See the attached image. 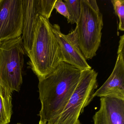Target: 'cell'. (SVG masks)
I'll list each match as a JSON object with an SVG mask.
<instances>
[{
  "mask_svg": "<svg viewBox=\"0 0 124 124\" xmlns=\"http://www.w3.org/2000/svg\"><path fill=\"white\" fill-rule=\"evenodd\" d=\"M82 71L62 61L52 73L38 79L40 120L50 124L61 114L80 80Z\"/></svg>",
  "mask_w": 124,
  "mask_h": 124,
  "instance_id": "obj_1",
  "label": "cell"
},
{
  "mask_svg": "<svg viewBox=\"0 0 124 124\" xmlns=\"http://www.w3.org/2000/svg\"><path fill=\"white\" fill-rule=\"evenodd\" d=\"M27 64L37 76L43 79L52 73L62 61L61 48L49 19L39 16L37 20L32 45L27 54Z\"/></svg>",
  "mask_w": 124,
  "mask_h": 124,
  "instance_id": "obj_2",
  "label": "cell"
},
{
  "mask_svg": "<svg viewBox=\"0 0 124 124\" xmlns=\"http://www.w3.org/2000/svg\"><path fill=\"white\" fill-rule=\"evenodd\" d=\"M76 28L80 50L86 60L96 55L101 41L103 15L95 0H81Z\"/></svg>",
  "mask_w": 124,
  "mask_h": 124,
  "instance_id": "obj_3",
  "label": "cell"
},
{
  "mask_svg": "<svg viewBox=\"0 0 124 124\" xmlns=\"http://www.w3.org/2000/svg\"><path fill=\"white\" fill-rule=\"evenodd\" d=\"M25 53L22 36L0 43V84L11 93L23 83Z\"/></svg>",
  "mask_w": 124,
  "mask_h": 124,
  "instance_id": "obj_4",
  "label": "cell"
},
{
  "mask_svg": "<svg viewBox=\"0 0 124 124\" xmlns=\"http://www.w3.org/2000/svg\"><path fill=\"white\" fill-rule=\"evenodd\" d=\"M98 75L92 69L82 71L80 80L63 111L50 124H75L94 98L98 87Z\"/></svg>",
  "mask_w": 124,
  "mask_h": 124,
  "instance_id": "obj_5",
  "label": "cell"
},
{
  "mask_svg": "<svg viewBox=\"0 0 124 124\" xmlns=\"http://www.w3.org/2000/svg\"><path fill=\"white\" fill-rule=\"evenodd\" d=\"M22 0H0V43L22 35Z\"/></svg>",
  "mask_w": 124,
  "mask_h": 124,
  "instance_id": "obj_6",
  "label": "cell"
},
{
  "mask_svg": "<svg viewBox=\"0 0 124 124\" xmlns=\"http://www.w3.org/2000/svg\"><path fill=\"white\" fill-rule=\"evenodd\" d=\"M53 30L61 48L62 61L81 70L92 69L82 53L75 29L66 35L58 24L53 25Z\"/></svg>",
  "mask_w": 124,
  "mask_h": 124,
  "instance_id": "obj_7",
  "label": "cell"
},
{
  "mask_svg": "<svg viewBox=\"0 0 124 124\" xmlns=\"http://www.w3.org/2000/svg\"><path fill=\"white\" fill-rule=\"evenodd\" d=\"M115 66L111 75L93 95V98L112 97L124 100V41L119 40Z\"/></svg>",
  "mask_w": 124,
  "mask_h": 124,
  "instance_id": "obj_8",
  "label": "cell"
},
{
  "mask_svg": "<svg viewBox=\"0 0 124 124\" xmlns=\"http://www.w3.org/2000/svg\"><path fill=\"white\" fill-rule=\"evenodd\" d=\"M100 107L93 117L94 124H124V100L103 97Z\"/></svg>",
  "mask_w": 124,
  "mask_h": 124,
  "instance_id": "obj_9",
  "label": "cell"
},
{
  "mask_svg": "<svg viewBox=\"0 0 124 124\" xmlns=\"http://www.w3.org/2000/svg\"><path fill=\"white\" fill-rule=\"evenodd\" d=\"M23 22L22 41L25 53L30 51L32 45L36 23L39 15L38 14L35 0H22Z\"/></svg>",
  "mask_w": 124,
  "mask_h": 124,
  "instance_id": "obj_10",
  "label": "cell"
},
{
  "mask_svg": "<svg viewBox=\"0 0 124 124\" xmlns=\"http://www.w3.org/2000/svg\"><path fill=\"white\" fill-rule=\"evenodd\" d=\"M12 93L0 84V124H9L13 114Z\"/></svg>",
  "mask_w": 124,
  "mask_h": 124,
  "instance_id": "obj_11",
  "label": "cell"
},
{
  "mask_svg": "<svg viewBox=\"0 0 124 124\" xmlns=\"http://www.w3.org/2000/svg\"><path fill=\"white\" fill-rule=\"evenodd\" d=\"M38 14L49 19L56 0H35Z\"/></svg>",
  "mask_w": 124,
  "mask_h": 124,
  "instance_id": "obj_12",
  "label": "cell"
},
{
  "mask_svg": "<svg viewBox=\"0 0 124 124\" xmlns=\"http://www.w3.org/2000/svg\"><path fill=\"white\" fill-rule=\"evenodd\" d=\"M69 15V18L67 19L68 23L71 24L77 23L81 11V0H64Z\"/></svg>",
  "mask_w": 124,
  "mask_h": 124,
  "instance_id": "obj_13",
  "label": "cell"
},
{
  "mask_svg": "<svg viewBox=\"0 0 124 124\" xmlns=\"http://www.w3.org/2000/svg\"><path fill=\"white\" fill-rule=\"evenodd\" d=\"M115 13L119 18L118 30L124 31V0H111Z\"/></svg>",
  "mask_w": 124,
  "mask_h": 124,
  "instance_id": "obj_14",
  "label": "cell"
},
{
  "mask_svg": "<svg viewBox=\"0 0 124 124\" xmlns=\"http://www.w3.org/2000/svg\"><path fill=\"white\" fill-rule=\"evenodd\" d=\"M54 9L60 14L63 16L67 19L69 18V15L68 13L67 7L65 2L62 0H56L54 5Z\"/></svg>",
  "mask_w": 124,
  "mask_h": 124,
  "instance_id": "obj_15",
  "label": "cell"
},
{
  "mask_svg": "<svg viewBox=\"0 0 124 124\" xmlns=\"http://www.w3.org/2000/svg\"><path fill=\"white\" fill-rule=\"evenodd\" d=\"M39 124H49L47 122H46L44 120H40L39 122Z\"/></svg>",
  "mask_w": 124,
  "mask_h": 124,
  "instance_id": "obj_16",
  "label": "cell"
},
{
  "mask_svg": "<svg viewBox=\"0 0 124 124\" xmlns=\"http://www.w3.org/2000/svg\"><path fill=\"white\" fill-rule=\"evenodd\" d=\"M75 124H81L79 120H78L77 121L76 123H75Z\"/></svg>",
  "mask_w": 124,
  "mask_h": 124,
  "instance_id": "obj_17",
  "label": "cell"
},
{
  "mask_svg": "<svg viewBox=\"0 0 124 124\" xmlns=\"http://www.w3.org/2000/svg\"></svg>",
  "mask_w": 124,
  "mask_h": 124,
  "instance_id": "obj_18",
  "label": "cell"
}]
</instances>
